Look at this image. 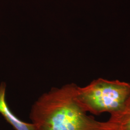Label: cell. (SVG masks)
<instances>
[{
    "mask_svg": "<svg viewBox=\"0 0 130 130\" xmlns=\"http://www.w3.org/2000/svg\"><path fill=\"white\" fill-rule=\"evenodd\" d=\"M77 86L53 88L38 99L29 115L35 130H103V122L88 115L77 102Z\"/></svg>",
    "mask_w": 130,
    "mask_h": 130,
    "instance_id": "1",
    "label": "cell"
},
{
    "mask_svg": "<svg viewBox=\"0 0 130 130\" xmlns=\"http://www.w3.org/2000/svg\"><path fill=\"white\" fill-rule=\"evenodd\" d=\"M130 97V84L98 78L84 87L77 86L75 98L86 112L99 115L121 109Z\"/></svg>",
    "mask_w": 130,
    "mask_h": 130,
    "instance_id": "2",
    "label": "cell"
},
{
    "mask_svg": "<svg viewBox=\"0 0 130 130\" xmlns=\"http://www.w3.org/2000/svg\"><path fill=\"white\" fill-rule=\"evenodd\" d=\"M103 130H130V97L123 107L103 122Z\"/></svg>",
    "mask_w": 130,
    "mask_h": 130,
    "instance_id": "3",
    "label": "cell"
},
{
    "mask_svg": "<svg viewBox=\"0 0 130 130\" xmlns=\"http://www.w3.org/2000/svg\"><path fill=\"white\" fill-rule=\"evenodd\" d=\"M6 84L0 85V114L15 130H35L32 123L21 121L11 111L6 101Z\"/></svg>",
    "mask_w": 130,
    "mask_h": 130,
    "instance_id": "4",
    "label": "cell"
}]
</instances>
